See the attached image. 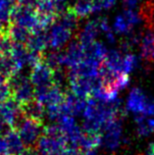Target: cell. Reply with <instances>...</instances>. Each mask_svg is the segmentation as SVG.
Wrapping results in <instances>:
<instances>
[{
	"instance_id": "cell-21",
	"label": "cell",
	"mask_w": 154,
	"mask_h": 155,
	"mask_svg": "<svg viewBox=\"0 0 154 155\" xmlns=\"http://www.w3.org/2000/svg\"><path fill=\"white\" fill-rule=\"evenodd\" d=\"M70 9L79 19L84 18L93 13V2L92 0H77Z\"/></svg>"
},
{
	"instance_id": "cell-5",
	"label": "cell",
	"mask_w": 154,
	"mask_h": 155,
	"mask_svg": "<svg viewBox=\"0 0 154 155\" xmlns=\"http://www.w3.org/2000/svg\"><path fill=\"white\" fill-rule=\"evenodd\" d=\"M30 79L32 85L34 87V91L46 89L54 85L53 70L42 61L32 67Z\"/></svg>"
},
{
	"instance_id": "cell-4",
	"label": "cell",
	"mask_w": 154,
	"mask_h": 155,
	"mask_svg": "<svg viewBox=\"0 0 154 155\" xmlns=\"http://www.w3.org/2000/svg\"><path fill=\"white\" fill-rule=\"evenodd\" d=\"M10 23L27 28L31 31H34L38 28H41L39 26L36 10L34 9V8L25 7L21 5L16 6L14 8V10L11 14Z\"/></svg>"
},
{
	"instance_id": "cell-10",
	"label": "cell",
	"mask_w": 154,
	"mask_h": 155,
	"mask_svg": "<svg viewBox=\"0 0 154 155\" xmlns=\"http://www.w3.org/2000/svg\"><path fill=\"white\" fill-rule=\"evenodd\" d=\"M67 146V141L64 138L57 140V138H53L43 134L36 144V148L38 150L39 155H52L61 154Z\"/></svg>"
},
{
	"instance_id": "cell-13",
	"label": "cell",
	"mask_w": 154,
	"mask_h": 155,
	"mask_svg": "<svg viewBox=\"0 0 154 155\" xmlns=\"http://www.w3.org/2000/svg\"><path fill=\"white\" fill-rule=\"evenodd\" d=\"M21 105H22V112L27 119L42 122L43 117L46 113V108L41 102H39L38 100H36L34 98Z\"/></svg>"
},
{
	"instance_id": "cell-3",
	"label": "cell",
	"mask_w": 154,
	"mask_h": 155,
	"mask_svg": "<svg viewBox=\"0 0 154 155\" xmlns=\"http://www.w3.org/2000/svg\"><path fill=\"white\" fill-rule=\"evenodd\" d=\"M127 109L136 114L154 116V101L149 99L140 88L133 87L129 91L127 99Z\"/></svg>"
},
{
	"instance_id": "cell-1",
	"label": "cell",
	"mask_w": 154,
	"mask_h": 155,
	"mask_svg": "<svg viewBox=\"0 0 154 155\" xmlns=\"http://www.w3.org/2000/svg\"><path fill=\"white\" fill-rule=\"evenodd\" d=\"M6 83L11 89L12 97L19 103H26L34 99V87L30 77L17 72Z\"/></svg>"
},
{
	"instance_id": "cell-20",
	"label": "cell",
	"mask_w": 154,
	"mask_h": 155,
	"mask_svg": "<svg viewBox=\"0 0 154 155\" xmlns=\"http://www.w3.org/2000/svg\"><path fill=\"white\" fill-rule=\"evenodd\" d=\"M55 21L58 22L59 24H61L62 26L69 28V30L72 31H76L79 25V18L77 17L75 13L70 8H69L67 11H65L64 13L58 15L57 17H56Z\"/></svg>"
},
{
	"instance_id": "cell-27",
	"label": "cell",
	"mask_w": 154,
	"mask_h": 155,
	"mask_svg": "<svg viewBox=\"0 0 154 155\" xmlns=\"http://www.w3.org/2000/svg\"><path fill=\"white\" fill-rule=\"evenodd\" d=\"M62 155H82L80 149L77 147H73V146H67L62 152Z\"/></svg>"
},
{
	"instance_id": "cell-11",
	"label": "cell",
	"mask_w": 154,
	"mask_h": 155,
	"mask_svg": "<svg viewBox=\"0 0 154 155\" xmlns=\"http://www.w3.org/2000/svg\"><path fill=\"white\" fill-rule=\"evenodd\" d=\"M87 106V99L74 94L71 91L65 92V98L62 103V109L64 114L70 116H79L84 114V109Z\"/></svg>"
},
{
	"instance_id": "cell-23",
	"label": "cell",
	"mask_w": 154,
	"mask_h": 155,
	"mask_svg": "<svg viewBox=\"0 0 154 155\" xmlns=\"http://www.w3.org/2000/svg\"><path fill=\"white\" fill-rule=\"evenodd\" d=\"M139 65V58L132 54V53H127L124 56V63H123V73L129 75L132 71H133Z\"/></svg>"
},
{
	"instance_id": "cell-17",
	"label": "cell",
	"mask_w": 154,
	"mask_h": 155,
	"mask_svg": "<svg viewBox=\"0 0 154 155\" xmlns=\"http://www.w3.org/2000/svg\"><path fill=\"white\" fill-rule=\"evenodd\" d=\"M136 123V132L139 137H146L154 132V116H147L144 114L135 115Z\"/></svg>"
},
{
	"instance_id": "cell-19",
	"label": "cell",
	"mask_w": 154,
	"mask_h": 155,
	"mask_svg": "<svg viewBox=\"0 0 154 155\" xmlns=\"http://www.w3.org/2000/svg\"><path fill=\"white\" fill-rule=\"evenodd\" d=\"M141 56L154 65V31H149L141 38Z\"/></svg>"
},
{
	"instance_id": "cell-24",
	"label": "cell",
	"mask_w": 154,
	"mask_h": 155,
	"mask_svg": "<svg viewBox=\"0 0 154 155\" xmlns=\"http://www.w3.org/2000/svg\"><path fill=\"white\" fill-rule=\"evenodd\" d=\"M12 97L11 89L6 81H0V104Z\"/></svg>"
},
{
	"instance_id": "cell-12",
	"label": "cell",
	"mask_w": 154,
	"mask_h": 155,
	"mask_svg": "<svg viewBox=\"0 0 154 155\" xmlns=\"http://www.w3.org/2000/svg\"><path fill=\"white\" fill-rule=\"evenodd\" d=\"M48 30V28H47ZM46 28H38L32 31L28 42L26 43L27 47L30 50L38 52L42 54L46 50L48 46V31Z\"/></svg>"
},
{
	"instance_id": "cell-16",
	"label": "cell",
	"mask_w": 154,
	"mask_h": 155,
	"mask_svg": "<svg viewBox=\"0 0 154 155\" xmlns=\"http://www.w3.org/2000/svg\"><path fill=\"white\" fill-rule=\"evenodd\" d=\"M7 155H21L23 150L25 149V144L22 141L17 130L12 129L5 137Z\"/></svg>"
},
{
	"instance_id": "cell-25",
	"label": "cell",
	"mask_w": 154,
	"mask_h": 155,
	"mask_svg": "<svg viewBox=\"0 0 154 155\" xmlns=\"http://www.w3.org/2000/svg\"><path fill=\"white\" fill-rule=\"evenodd\" d=\"M140 0H123L124 10H135L139 5Z\"/></svg>"
},
{
	"instance_id": "cell-2",
	"label": "cell",
	"mask_w": 154,
	"mask_h": 155,
	"mask_svg": "<svg viewBox=\"0 0 154 155\" xmlns=\"http://www.w3.org/2000/svg\"><path fill=\"white\" fill-rule=\"evenodd\" d=\"M42 122L27 119L25 117L14 130H17L26 147H36L39 138L44 134Z\"/></svg>"
},
{
	"instance_id": "cell-8",
	"label": "cell",
	"mask_w": 154,
	"mask_h": 155,
	"mask_svg": "<svg viewBox=\"0 0 154 155\" xmlns=\"http://www.w3.org/2000/svg\"><path fill=\"white\" fill-rule=\"evenodd\" d=\"M48 31V46L52 49L59 50L68 43L73 35V31L69 28H65L58 22H54L50 28L47 30Z\"/></svg>"
},
{
	"instance_id": "cell-26",
	"label": "cell",
	"mask_w": 154,
	"mask_h": 155,
	"mask_svg": "<svg viewBox=\"0 0 154 155\" xmlns=\"http://www.w3.org/2000/svg\"><path fill=\"white\" fill-rule=\"evenodd\" d=\"M17 2L21 6L30 7V8H34V9H36L39 0H17Z\"/></svg>"
},
{
	"instance_id": "cell-29",
	"label": "cell",
	"mask_w": 154,
	"mask_h": 155,
	"mask_svg": "<svg viewBox=\"0 0 154 155\" xmlns=\"http://www.w3.org/2000/svg\"><path fill=\"white\" fill-rule=\"evenodd\" d=\"M82 155H97L95 149H87V150H80Z\"/></svg>"
},
{
	"instance_id": "cell-14",
	"label": "cell",
	"mask_w": 154,
	"mask_h": 155,
	"mask_svg": "<svg viewBox=\"0 0 154 155\" xmlns=\"http://www.w3.org/2000/svg\"><path fill=\"white\" fill-rule=\"evenodd\" d=\"M99 31H100L98 24H97V20H92V21L87 22L83 28V30L80 31L77 39L79 40V42L82 44L83 47L87 46L95 41V38Z\"/></svg>"
},
{
	"instance_id": "cell-9",
	"label": "cell",
	"mask_w": 154,
	"mask_h": 155,
	"mask_svg": "<svg viewBox=\"0 0 154 155\" xmlns=\"http://www.w3.org/2000/svg\"><path fill=\"white\" fill-rule=\"evenodd\" d=\"M121 140H122V124L118 118L108 124L103 130L102 144L106 149L114 151L120 146Z\"/></svg>"
},
{
	"instance_id": "cell-7",
	"label": "cell",
	"mask_w": 154,
	"mask_h": 155,
	"mask_svg": "<svg viewBox=\"0 0 154 155\" xmlns=\"http://www.w3.org/2000/svg\"><path fill=\"white\" fill-rule=\"evenodd\" d=\"M141 16L139 12L136 10H124L121 15L117 16L113 30L116 34L119 35H129L131 34L133 27L141 21Z\"/></svg>"
},
{
	"instance_id": "cell-22",
	"label": "cell",
	"mask_w": 154,
	"mask_h": 155,
	"mask_svg": "<svg viewBox=\"0 0 154 155\" xmlns=\"http://www.w3.org/2000/svg\"><path fill=\"white\" fill-rule=\"evenodd\" d=\"M14 42L11 39V38L8 35V31L6 32L4 30L0 31V55L2 54H10L12 48H13Z\"/></svg>"
},
{
	"instance_id": "cell-28",
	"label": "cell",
	"mask_w": 154,
	"mask_h": 155,
	"mask_svg": "<svg viewBox=\"0 0 154 155\" xmlns=\"http://www.w3.org/2000/svg\"><path fill=\"white\" fill-rule=\"evenodd\" d=\"M21 155H39L36 147H25Z\"/></svg>"
},
{
	"instance_id": "cell-18",
	"label": "cell",
	"mask_w": 154,
	"mask_h": 155,
	"mask_svg": "<svg viewBox=\"0 0 154 155\" xmlns=\"http://www.w3.org/2000/svg\"><path fill=\"white\" fill-rule=\"evenodd\" d=\"M8 35L13 40L14 43H22L26 44L29 40L31 31L28 30L27 28H24L22 26L16 25V24L10 23L9 27L7 28Z\"/></svg>"
},
{
	"instance_id": "cell-6",
	"label": "cell",
	"mask_w": 154,
	"mask_h": 155,
	"mask_svg": "<svg viewBox=\"0 0 154 155\" xmlns=\"http://www.w3.org/2000/svg\"><path fill=\"white\" fill-rule=\"evenodd\" d=\"M84 58V47L76 38L68 44L66 50L61 51V67L67 69V70L75 68L82 63Z\"/></svg>"
},
{
	"instance_id": "cell-15",
	"label": "cell",
	"mask_w": 154,
	"mask_h": 155,
	"mask_svg": "<svg viewBox=\"0 0 154 155\" xmlns=\"http://www.w3.org/2000/svg\"><path fill=\"white\" fill-rule=\"evenodd\" d=\"M18 71V66L11 53L0 55V81H7Z\"/></svg>"
}]
</instances>
